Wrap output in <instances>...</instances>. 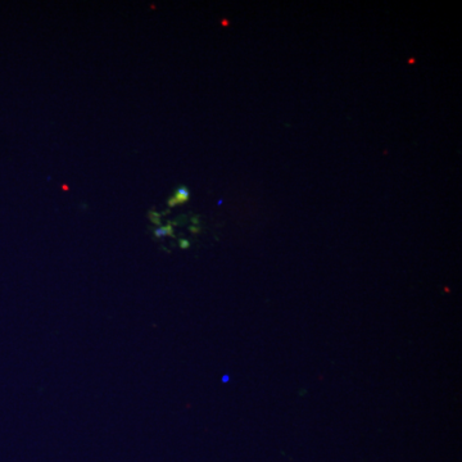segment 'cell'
Returning <instances> with one entry per match:
<instances>
[{
  "mask_svg": "<svg viewBox=\"0 0 462 462\" xmlns=\"http://www.w3.org/2000/svg\"><path fill=\"white\" fill-rule=\"evenodd\" d=\"M189 198H190L189 189L185 187H180L177 190H176L175 194H173L172 197L168 199L167 204H168V207H175V206H177V204L187 203V202L189 201Z\"/></svg>",
  "mask_w": 462,
  "mask_h": 462,
  "instance_id": "cell-1",
  "label": "cell"
},
{
  "mask_svg": "<svg viewBox=\"0 0 462 462\" xmlns=\"http://www.w3.org/2000/svg\"><path fill=\"white\" fill-rule=\"evenodd\" d=\"M154 235L157 238H164V237H175L173 234V225H171V222H168L166 226H162L154 230Z\"/></svg>",
  "mask_w": 462,
  "mask_h": 462,
  "instance_id": "cell-2",
  "label": "cell"
},
{
  "mask_svg": "<svg viewBox=\"0 0 462 462\" xmlns=\"http://www.w3.org/2000/svg\"><path fill=\"white\" fill-rule=\"evenodd\" d=\"M148 216H149V220H151L154 225H161V214L157 213L156 211H151Z\"/></svg>",
  "mask_w": 462,
  "mask_h": 462,
  "instance_id": "cell-3",
  "label": "cell"
},
{
  "mask_svg": "<svg viewBox=\"0 0 462 462\" xmlns=\"http://www.w3.org/2000/svg\"><path fill=\"white\" fill-rule=\"evenodd\" d=\"M178 243H180V248H182V249H188L190 247L189 240H187V239H181Z\"/></svg>",
  "mask_w": 462,
  "mask_h": 462,
  "instance_id": "cell-4",
  "label": "cell"
},
{
  "mask_svg": "<svg viewBox=\"0 0 462 462\" xmlns=\"http://www.w3.org/2000/svg\"><path fill=\"white\" fill-rule=\"evenodd\" d=\"M190 231H192L193 234H197V233H199V231H201V228L195 227V226H192V227H190Z\"/></svg>",
  "mask_w": 462,
  "mask_h": 462,
  "instance_id": "cell-5",
  "label": "cell"
},
{
  "mask_svg": "<svg viewBox=\"0 0 462 462\" xmlns=\"http://www.w3.org/2000/svg\"><path fill=\"white\" fill-rule=\"evenodd\" d=\"M228 380H230V376H228V375H225L222 378V383H227Z\"/></svg>",
  "mask_w": 462,
  "mask_h": 462,
  "instance_id": "cell-6",
  "label": "cell"
},
{
  "mask_svg": "<svg viewBox=\"0 0 462 462\" xmlns=\"http://www.w3.org/2000/svg\"><path fill=\"white\" fill-rule=\"evenodd\" d=\"M192 221H193V223L198 225V223H199V217H193Z\"/></svg>",
  "mask_w": 462,
  "mask_h": 462,
  "instance_id": "cell-7",
  "label": "cell"
}]
</instances>
